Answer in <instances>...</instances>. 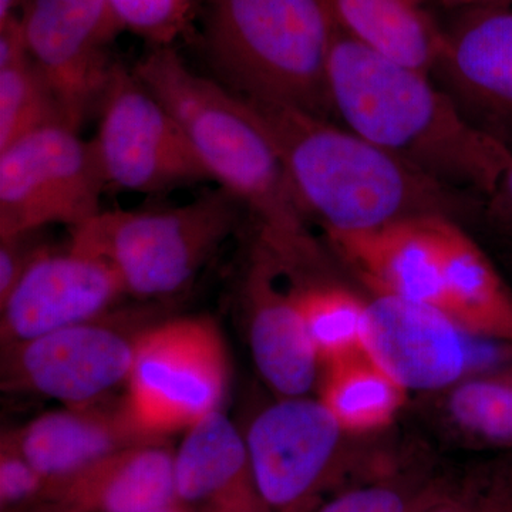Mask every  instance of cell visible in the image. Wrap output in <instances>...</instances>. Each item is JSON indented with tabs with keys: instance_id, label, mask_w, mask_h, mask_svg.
<instances>
[{
	"instance_id": "cell-19",
	"label": "cell",
	"mask_w": 512,
	"mask_h": 512,
	"mask_svg": "<svg viewBox=\"0 0 512 512\" xmlns=\"http://www.w3.org/2000/svg\"><path fill=\"white\" fill-rule=\"evenodd\" d=\"M46 487L100 463L126 448L151 443L128 420L123 404L67 407L42 414L22 429L9 431Z\"/></svg>"
},
{
	"instance_id": "cell-20",
	"label": "cell",
	"mask_w": 512,
	"mask_h": 512,
	"mask_svg": "<svg viewBox=\"0 0 512 512\" xmlns=\"http://www.w3.org/2000/svg\"><path fill=\"white\" fill-rule=\"evenodd\" d=\"M423 397L427 423L451 446L512 453V359Z\"/></svg>"
},
{
	"instance_id": "cell-14",
	"label": "cell",
	"mask_w": 512,
	"mask_h": 512,
	"mask_svg": "<svg viewBox=\"0 0 512 512\" xmlns=\"http://www.w3.org/2000/svg\"><path fill=\"white\" fill-rule=\"evenodd\" d=\"M124 296L119 276L101 256L72 241L53 245L0 303L2 346L100 318Z\"/></svg>"
},
{
	"instance_id": "cell-7",
	"label": "cell",
	"mask_w": 512,
	"mask_h": 512,
	"mask_svg": "<svg viewBox=\"0 0 512 512\" xmlns=\"http://www.w3.org/2000/svg\"><path fill=\"white\" fill-rule=\"evenodd\" d=\"M228 382L227 346L211 319L165 320L141 333L121 404L141 436L167 440L221 410Z\"/></svg>"
},
{
	"instance_id": "cell-13",
	"label": "cell",
	"mask_w": 512,
	"mask_h": 512,
	"mask_svg": "<svg viewBox=\"0 0 512 512\" xmlns=\"http://www.w3.org/2000/svg\"><path fill=\"white\" fill-rule=\"evenodd\" d=\"M430 76L471 126L512 151V8L454 10Z\"/></svg>"
},
{
	"instance_id": "cell-17",
	"label": "cell",
	"mask_w": 512,
	"mask_h": 512,
	"mask_svg": "<svg viewBox=\"0 0 512 512\" xmlns=\"http://www.w3.org/2000/svg\"><path fill=\"white\" fill-rule=\"evenodd\" d=\"M174 493L194 512H274L256 483L244 433L221 410L175 447Z\"/></svg>"
},
{
	"instance_id": "cell-12",
	"label": "cell",
	"mask_w": 512,
	"mask_h": 512,
	"mask_svg": "<svg viewBox=\"0 0 512 512\" xmlns=\"http://www.w3.org/2000/svg\"><path fill=\"white\" fill-rule=\"evenodd\" d=\"M30 60L53 90L70 126L99 110L124 30L110 0H29L22 16Z\"/></svg>"
},
{
	"instance_id": "cell-27",
	"label": "cell",
	"mask_w": 512,
	"mask_h": 512,
	"mask_svg": "<svg viewBox=\"0 0 512 512\" xmlns=\"http://www.w3.org/2000/svg\"><path fill=\"white\" fill-rule=\"evenodd\" d=\"M420 512H512V453L454 466L440 493Z\"/></svg>"
},
{
	"instance_id": "cell-26",
	"label": "cell",
	"mask_w": 512,
	"mask_h": 512,
	"mask_svg": "<svg viewBox=\"0 0 512 512\" xmlns=\"http://www.w3.org/2000/svg\"><path fill=\"white\" fill-rule=\"evenodd\" d=\"M60 123L69 124L55 93L29 56L0 67V150L40 128Z\"/></svg>"
},
{
	"instance_id": "cell-4",
	"label": "cell",
	"mask_w": 512,
	"mask_h": 512,
	"mask_svg": "<svg viewBox=\"0 0 512 512\" xmlns=\"http://www.w3.org/2000/svg\"><path fill=\"white\" fill-rule=\"evenodd\" d=\"M202 47L222 86L333 120L328 0H202Z\"/></svg>"
},
{
	"instance_id": "cell-15",
	"label": "cell",
	"mask_w": 512,
	"mask_h": 512,
	"mask_svg": "<svg viewBox=\"0 0 512 512\" xmlns=\"http://www.w3.org/2000/svg\"><path fill=\"white\" fill-rule=\"evenodd\" d=\"M248 345L259 376L276 397L309 396L322 366L303 323L295 278L256 241L242 281Z\"/></svg>"
},
{
	"instance_id": "cell-10",
	"label": "cell",
	"mask_w": 512,
	"mask_h": 512,
	"mask_svg": "<svg viewBox=\"0 0 512 512\" xmlns=\"http://www.w3.org/2000/svg\"><path fill=\"white\" fill-rule=\"evenodd\" d=\"M365 350L420 396L512 359V343L478 335L446 309L379 295L367 299Z\"/></svg>"
},
{
	"instance_id": "cell-3",
	"label": "cell",
	"mask_w": 512,
	"mask_h": 512,
	"mask_svg": "<svg viewBox=\"0 0 512 512\" xmlns=\"http://www.w3.org/2000/svg\"><path fill=\"white\" fill-rule=\"evenodd\" d=\"M332 116L437 183L484 198L512 151L471 126L431 79L336 26L329 57Z\"/></svg>"
},
{
	"instance_id": "cell-31",
	"label": "cell",
	"mask_w": 512,
	"mask_h": 512,
	"mask_svg": "<svg viewBox=\"0 0 512 512\" xmlns=\"http://www.w3.org/2000/svg\"><path fill=\"white\" fill-rule=\"evenodd\" d=\"M480 222L512 251V161L494 191L484 198Z\"/></svg>"
},
{
	"instance_id": "cell-23",
	"label": "cell",
	"mask_w": 512,
	"mask_h": 512,
	"mask_svg": "<svg viewBox=\"0 0 512 512\" xmlns=\"http://www.w3.org/2000/svg\"><path fill=\"white\" fill-rule=\"evenodd\" d=\"M318 399L346 433L375 437L392 427L409 392L366 350L322 367Z\"/></svg>"
},
{
	"instance_id": "cell-16",
	"label": "cell",
	"mask_w": 512,
	"mask_h": 512,
	"mask_svg": "<svg viewBox=\"0 0 512 512\" xmlns=\"http://www.w3.org/2000/svg\"><path fill=\"white\" fill-rule=\"evenodd\" d=\"M439 218H412L366 231L329 232L325 238L370 295L447 311Z\"/></svg>"
},
{
	"instance_id": "cell-28",
	"label": "cell",
	"mask_w": 512,
	"mask_h": 512,
	"mask_svg": "<svg viewBox=\"0 0 512 512\" xmlns=\"http://www.w3.org/2000/svg\"><path fill=\"white\" fill-rule=\"evenodd\" d=\"M124 30L144 37L154 47L173 46L192 28L200 0H110Z\"/></svg>"
},
{
	"instance_id": "cell-11",
	"label": "cell",
	"mask_w": 512,
	"mask_h": 512,
	"mask_svg": "<svg viewBox=\"0 0 512 512\" xmlns=\"http://www.w3.org/2000/svg\"><path fill=\"white\" fill-rule=\"evenodd\" d=\"M97 113L93 143L110 187L157 195L211 181L183 128L133 69L117 62Z\"/></svg>"
},
{
	"instance_id": "cell-5",
	"label": "cell",
	"mask_w": 512,
	"mask_h": 512,
	"mask_svg": "<svg viewBox=\"0 0 512 512\" xmlns=\"http://www.w3.org/2000/svg\"><path fill=\"white\" fill-rule=\"evenodd\" d=\"M244 436L256 483L274 512L311 511L342 488L389 470L404 448L346 433L311 396L278 397Z\"/></svg>"
},
{
	"instance_id": "cell-24",
	"label": "cell",
	"mask_w": 512,
	"mask_h": 512,
	"mask_svg": "<svg viewBox=\"0 0 512 512\" xmlns=\"http://www.w3.org/2000/svg\"><path fill=\"white\" fill-rule=\"evenodd\" d=\"M454 466L409 444L389 470L329 495L312 512H420L440 493Z\"/></svg>"
},
{
	"instance_id": "cell-1",
	"label": "cell",
	"mask_w": 512,
	"mask_h": 512,
	"mask_svg": "<svg viewBox=\"0 0 512 512\" xmlns=\"http://www.w3.org/2000/svg\"><path fill=\"white\" fill-rule=\"evenodd\" d=\"M242 100L274 144L303 214L325 234L423 217L480 221L483 198L431 180L342 124L285 104Z\"/></svg>"
},
{
	"instance_id": "cell-32",
	"label": "cell",
	"mask_w": 512,
	"mask_h": 512,
	"mask_svg": "<svg viewBox=\"0 0 512 512\" xmlns=\"http://www.w3.org/2000/svg\"><path fill=\"white\" fill-rule=\"evenodd\" d=\"M424 2L433 3V5L450 10L480 8V6H508V8H512V0H424Z\"/></svg>"
},
{
	"instance_id": "cell-25",
	"label": "cell",
	"mask_w": 512,
	"mask_h": 512,
	"mask_svg": "<svg viewBox=\"0 0 512 512\" xmlns=\"http://www.w3.org/2000/svg\"><path fill=\"white\" fill-rule=\"evenodd\" d=\"M295 289L320 366L365 350L367 299L329 276L295 279Z\"/></svg>"
},
{
	"instance_id": "cell-2",
	"label": "cell",
	"mask_w": 512,
	"mask_h": 512,
	"mask_svg": "<svg viewBox=\"0 0 512 512\" xmlns=\"http://www.w3.org/2000/svg\"><path fill=\"white\" fill-rule=\"evenodd\" d=\"M133 70L183 128L211 181L251 212L258 242L282 268L299 278L328 276L325 248L313 237L274 144L244 100L191 70L173 46L154 47Z\"/></svg>"
},
{
	"instance_id": "cell-30",
	"label": "cell",
	"mask_w": 512,
	"mask_h": 512,
	"mask_svg": "<svg viewBox=\"0 0 512 512\" xmlns=\"http://www.w3.org/2000/svg\"><path fill=\"white\" fill-rule=\"evenodd\" d=\"M43 231L45 229L0 237V303L8 298L37 258L53 247Z\"/></svg>"
},
{
	"instance_id": "cell-6",
	"label": "cell",
	"mask_w": 512,
	"mask_h": 512,
	"mask_svg": "<svg viewBox=\"0 0 512 512\" xmlns=\"http://www.w3.org/2000/svg\"><path fill=\"white\" fill-rule=\"evenodd\" d=\"M242 205L224 188L174 207L101 210L70 241L101 256L138 301L183 291L238 227Z\"/></svg>"
},
{
	"instance_id": "cell-35",
	"label": "cell",
	"mask_w": 512,
	"mask_h": 512,
	"mask_svg": "<svg viewBox=\"0 0 512 512\" xmlns=\"http://www.w3.org/2000/svg\"><path fill=\"white\" fill-rule=\"evenodd\" d=\"M510 261H511V266H512V251H511V258H510Z\"/></svg>"
},
{
	"instance_id": "cell-34",
	"label": "cell",
	"mask_w": 512,
	"mask_h": 512,
	"mask_svg": "<svg viewBox=\"0 0 512 512\" xmlns=\"http://www.w3.org/2000/svg\"><path fill=\"white\" fill-rule=\"evenodd\" d=\"M315 508H313V510H315ZM313 510H311V511H298V512H312Z\"/></svg>"
},
{
	"instance_id": "cell-8",
	"label": "cell",
	"mask_w": 512,
	"mask_h": 512,
	"mask_svg": "<svg viewBox=\"0 0 512 512\" xmlns=\"http://www.w3.org/2000/svg\"><path fill=\"white\" fill-rule=\"evenodd\" d=\"M107 187L93 140L69 124L40 128L0 150V237L80 227L99 214Z\"/></svg>"
},
{
	"instance_id": "cell-18",
	"label": "cell",
	"mask_w": 512,
	"mask_h": 512,
	"mask_svg": "<svg viewBox=\"0 0 512 512\" xmlns=\"http://www.w3.org/2000/svg\"><path fill=\"white\" fill-rule=\"evenodd\" d=\"M174 451L167 440L126 448L47 485L26 512H138L171 503Z\"/></svg>"
},
{
	"instance_id": "cell-9",
	"label": "cell",
	"mask_w": 512,
	"mask_h": 512,
	"mask_svg": "<svg viewBox=\"0 0 512 512\" xmlns=\"http://www.w3.org/2000/svg\"><path fill=\"white\" fill-rule=\"evenodd\" d=\"M134 312H109L89 322L2 346V387L67 407L90 406L126 386L141 333L151 325Z\"/></svg>"
},
{
	"instance_id": "cell-21",
	"label": "cell",
	"mask_w": 512,
	"mask_h": 512,
	"mask_svg": "<svg viewBox=\"0 0 512 512\" xmlns=\"http://www.w3.org/2000/svg\"><path fill=\"white\" fill-rule=\"evenodd\" d=\"M447 311L485 338L512 343V291L460 222L439 218Z\"/></svg>"
},
{
	"instance_id": "cell-33",
	"label": "cell",
	"mask_w": 512,
	"mask_h": 512,
	"mask_svg": "<svg viewBox=\"0 0 512 512\" xmlns=\"http://www.w3.org/2000/svg\"><path fill=\"white\" fill-rule=\"evenodd\" d=\"M138 512H194L185 505L178 503L177 500L171 501V503L158 505V507L148 508V510Z\"/></svg>"
},
{
	"instance_id": "cell-22",
	"label": "cell",
	"mask_w": 512,
	"mask_h": 512,
	"mask_svg": "<svg viewBox=\"0 0 512 512\" xmlns=\"http://www.w3.org/2000/svg\"><path fill=\"white\" fill-rule=\"evenodd\" d=\"M346 35L387 59L430 73L443 45V26L424 0H328Z\"/></svg>"
},
{
	"instance_id": "cell-29",
	"label": "cell",
	"mask_w": 512,
	"mask_h": 512,
	"mask_svg": "<svg viewBox=\"0 0 512 512\" xmlns=\"http://www.w3.org/2000/svg\"><path fill=\"white\" fill-rule=\"evenodd\" d=\"M45 478L16 446L10 433L0 440V507L2 512H26L40 500Z\"/></svg>"
}]
</instances>
